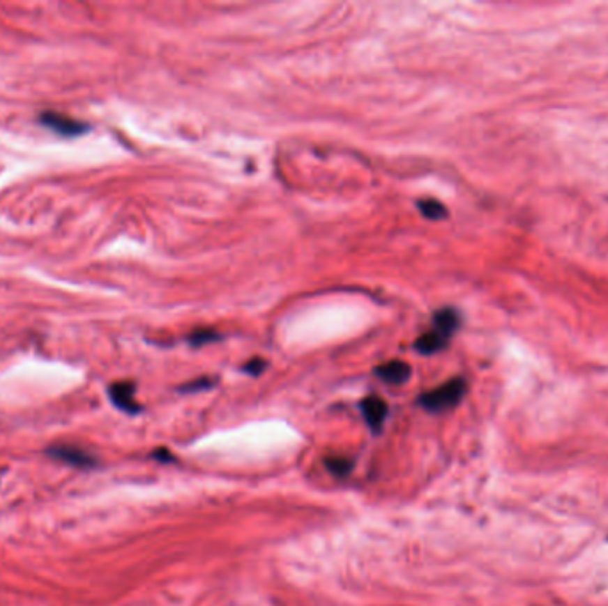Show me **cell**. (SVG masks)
Masks as SVG:
<instances>
[{
	"label": "cell",
	"mask_w": 608,
	"mask_h": 606,
	"mask_svg": "<svg viewBox=\"0 0 608 606\" xmlns=\"http://www.w3.org/2000/svg\"><path fill=\"white\" fill-rule=\"evenodd\" d=\"M461 327V315L454 308H441L432 317L431 329L425 331L415 343V349L423 356H434L443 352L450 343L452 336Z\"/></svg>",
	"instance_id": "6da1fadb"
},
{
	"label": "cell",
	"mask_w": 608,
	"mask_h": 606,
	"mask_svg": "<svg viewBox=\"0 0 608 606\" xmlns=\"http://www.w3.org/2000/svg\"><path fill=\"white\" fill-rule=\"evenodd\" d=\"M40 123L56 132V134L64 135V137H75V135L84 134L87 130L86 123L70 118L66 114H61V112H43L40 116Z\"/></svg>",
	"instance_id": "277c9868"
},
{
	"label": "cell",
	"mask_w": 608,
	"mask_h": 606,
	"mask_svg": "<svg viewBox=\"0 0 608 606\" xmlns=\"http://www.w3.org/2000/svg\"><path fill=\"white\" fill-rule=\"evenodd\" d=\"M109 397L111 402L118 407L119 411L127 414H137L141 411V406L135 400V384L130 381L114 382L109 388Z\"/></svg>",
	"instance_id": "5b68a950"
},
{
	"label": "cell",
	"mask_w": 608,
	"mask_h": 606,
	"mask_svg": "<svg viewBox=\"0 0 608 606\" xmlns=\"http://www.w3.org/2000/svg\"><path fill=\"white\" fill-rule=\"evenodd\" d=\"M213 384H215V381H212V379L202 377V379H198V381L187 382V384L182 388V391L183 393H196V391L210 390Z\"/></svg>",
	"instance_id": "8fae6325"
},
{
	"label": "cell",
	"mask_w": 608,
	"mask_h": 606,
	"mask_svg": "<svg viewBox=\"0 0 608 606\" xmlns=\"http://www.w3.org/2000/svg\"><path fill=\"white\" fill-rule=\"evenodd\" d=\"M221 340V335H219L215 329H210V327H203V329H196L190 333L189 336V343L192 347H205L210 345V343H215Z\"/></svg>",
	"instance_id": "30bf717a"
},
{
	"label": "cell",
	"mask_w": 608,
	"mask_h": 606,
	"mask_svg": "<svg viewBox=\"0 0 608 606\" xmlns=\"http://www.w3.org/2000/svg\"><path fill=\"white\" fill-rule=\"evenodd\" d=\"M418 210L422 215L429 220H441L448 215L445 205L439 203L438 199H422L418 201Z\"/></svg>",
	"instance_id": "9c48e42d"
},
{
	"label": "cell",
	"mask_w": 608,
	"mask_h": 606,
	"mask_svg": "<svg viewBox=\"0 0 608 606\" xmlns=\"http://www.w3.org/2000/svg\"><path fill=\"white\" fill-rule=\"evenodd\" d=\"M47 455L79 469H91L98 466L96 455H93L89 450L75 445H52L47 448Z\"/></svg>",
	"instance_id": "3957f363"
},
{
	"label": "cell",
	"mask_w": 608,
	"mask_h": 606,
	"mask_svg": "<svg viewBox=\"0 0 608 606\" xmlns=\"http://www.w3.org/2000/svg\"><path fill=\"white\" fill-rule=\"evenodd\" d=\"M324 464L328 471L336 478H345L354 469V461L345 455H329L324 459Z\"/></svg>",
	"instance_id": "ba28073f"
},
{
	"label": "cell",
	"mask_w": 608,
	"mask_h": 606,
	"mask_svg": "<svg viewBox=\"0 0 608 606\" xmlns=\"http://www.w3.org/2000/svg\"><path fill=\"white\" fill-rule=\"evenodd\" d=\"M375 375H377L381 381L386 382V384H391V386L406 384L411 377V366L407 365V363L397 359V361H390L377 366V368H375Z\"/></svg>",
	"instance_id": "52a82bcc"
},
{
	"label": "cell",
	"mask_w": 608,
	"mask_h": 606,
	"mask_svg": "<svg viewBox=\"0 0 608 606\" xmlns=\"http://www.w3.org/2000/svg\"><path fill=\"white\" fill-rule=\"evenodd\" d=\"M265 368H267V361L261 358L249 359V361L244 365V372L248 375H251V377H258V375H261L265 372Z\"/></svg>",
	"instance_id": "7c38bea8"
},
{
	"label": "cell",
	"mask_w": 608,
	"mask_h": 606,
	"mask_svg": "<svg viewBox=\"0 0 608 606\" xmlns=\"http://www.w3.org/2000/svg\"><path fill=\"white\" fill-rule=\"evenodd\" d=\"M153 457L157 459L158 462H173L174 461V457L171 455V453L167 452L166 448H158L157 452L153 453Z\"/></svg>",
	"instance_id": "4fadbf2b"
},
{
	"label": "cell",
	"mask_w": 608,
	"mask_h": 606,
	"mask_svg": "<svg viewBox=\"0 0 608 606\" xmlns=\"http://www.w3.org/2000/svg\"><path fill=\"white\" fill-rule=\"evenodd\" d=\"M466 381L461 377H455L443 382L441 386H438L434 390L423 393L418 402L420 406L425 411H429V413L441 414L457 407L462 398H464V395H466Z\"/></svg>",
	"instance_id": "7a4b0ae2"
},
{
	"label": "cell",
	"mask_w": 608,
	"mask_h": 606,
	"mask_svg": "<svg viewBox=\"0 0 608 606\" xmlns=\"http://www.w3.org/2000/svg\"><path fill=\"white\" fill-rule=\"evenodd\" d=\"M360 409H361V414H363L365 421H367V425L370 427L374 432H379L388 418L386 402H384L383 398L372 395V397H367L361 400Z\"/></svg>",
	"instance_id": "8992f818"
}]
</instances>
